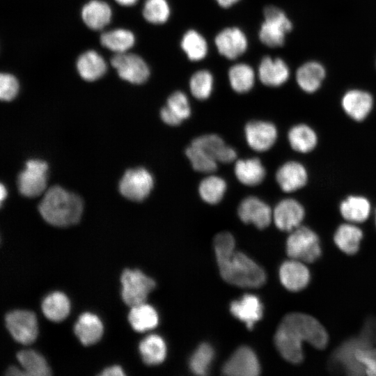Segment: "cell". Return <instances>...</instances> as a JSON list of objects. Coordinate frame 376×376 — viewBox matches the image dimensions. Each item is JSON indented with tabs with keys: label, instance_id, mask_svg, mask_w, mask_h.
I'll use <instances>...</instances> for the list:
<instances>
[{
	"label": "cell",
	"instance_id": "obj_1",
	"mask_svg": "<svg viewBox=\"0 0 376 376\" xmlns=\"http://www.w3.org/2000/svg\"><path fill=\"white\" fill-rule=\"evenodd\" d=\"M214 248L220 274L228 283L243 288H258L266 281L263 269L235 249L231 234L222 232L214 239Z\"/></svg>",
	"mask_w": 376,
	"mask_h": 376
},
{
	"label": "cell",
	"instance_id": "obj_2",
	"mask_svg": "<svg viewBox=\"0 0 376 376\" xmlns=\"http://www.w3.org/2000/svg\"><path fill=\"white\" fill-rule=\"evenodd\" d=\"M318 334V324L313 317L301 313H291L279 324L274 335V344L284 359L297 364L304 358L302 343L313 344Z\"/></svg>",
	"mask_w": 376,
	"mask_h": 376
},
{
	"label": "cell",
	"instance_id": "obj_3",
	"mask_svg": "<svg viewBox=\"0 0 376 376\" xmlns=\"http://www.w3.org/2000/svg\"><path fill=\"white\" fill-rule=\"evenodd\" d=\"M45 221L59 227L77 223L83 212L81 199L59 186L49 189L38 206Z\"/></svg>",
	"mask_w": 376,
	"mask_h": 376
},
{
	"label": "cell",
	"instance_id": "obj_4",
	"mask_svg": "<svg viewBox=\"0 0 376 376\" xmlns=\"http://www.w3.org/2000/svg\"><path fill=\"white\" fill-rule=\"evenodd\" d=\"M286 252L292 259L313 263L322 255L319 237L309 228L299 226L288 237Z\"/></svg>",
	"mask_w": 376,
	"mask_h": 376
},
{
	"label": "cell",
	"instance_id": "obj_5",
	"mask_svg": "<svg viewBox=\"0 0 376 376\" xmlns=\"http://www.w3.org/2000/svg\"><path fill=\"white\" fill-rule=\"evenodd\" d=\"M264 22L258 36L264 45L278 47L284 44L285 36L292 28V24L285 13L280 8L269 6L264 9Z\"/></svg>",
	"mask_w": 376,
	"mask_h": 376
},
{
	"label": "cell",
	"instance_id": "obj_6",
	"mask_svg": "<svg viewBox=\"0 0 376 376\" xmlns=\"http://www.w3.org/2000/svg\"><path fill=\"white\" fill-rule=\"evenodd\" d=\"M120 281L123 300L130 307L145 303L148 294L155 287V281L139 269H125Z\"/></svg>",
	"mask_w": 376,
	"mask_h": 376
},
{
	"label": "cell",
	"instance_id": "obj_7",
	"mask_svg": "<svg viewBox=\"0 0 376 376\" xmlns=\"http://www.w3.org/2000/svg\"><path fill=\"white\" fill-rule=\"evenodd\" d=\"M153 185L152 174L147 169L138 167L124 173L119 182V191L127 199L141 201L150 194Z\"/></svg>",
	"mask_w": 376,
	"mask_h": 376
},
{
	"label": "cell",
	"instance_id": "obj_8",
	"mask_svg": "<svg viewBox=\"0 0 376 376\" xmlns=\"http://www.w3.org/2000/svg\"><path fill=\"white\" fill-rule=\"evenodd\" d=\"M47 169V164L44 161H27L25 169L17 178L19 192L26 197H35L41 194L46 187Z\"/></svg>",
	"mask_w": 376,
	"mask_h": 376
},
{
	"label": "cell",
	"instance_id": "obj_9",
	"mask_svg": "<svg viewBox=\"0 0 376 376\" xmlns=\"http://www.w3.org/2000/svg\"><path fill=\"white\" fill-rule=\"evenodd\" d=\"M111 63L122 79L132 84H143L150 76V69L147 63L135 54L116 53L111 58Z\"/></svg>",
	"mask_w": 376,
	"mask_h": 376
},
{
	"label": "cell",
	"instance_id": "obj_10",
	"mask_svg": "<svg viewBox=\"0 0 376 376\" xmlns=\"http://www.w3.org/2000/svg\"><path fill=\"white\" fill-rule=\"evenodd\" d=\"M6 324L13 338L19 343L29 345L38 332L36 315L29 311L15 310L6 315Z\"/></svg>",
	"mask_w": 376,
	"mask_h": 376
},
{
	"label": "cell",
	"instance_id": "obj_11",
	"mask_svg": "<svg viewBox=\"0 0 376 376\" xmlns=\"http://www.w3.org/2000/svg\"><path fill=\"white\" fill-rule=\"evenodd\" d=\"M260 370L256 355L248 347H239L224 364L222 371L229 376H256Z\"/></svg>",
	"mask_w": 376,
	"mask_h": 376
},
{
	"label": "cell",
	"instance_id": "obj_12",
	"mask_svg": "<svg viewBox=\"0 0 376 376\" xmlns=\"http://www.w3.org/2000/svg\"><path fill=\"white\" fill-rule=\"evenodd\" d=\"M218 52L228 59H235L242 55L248 47L245 33L237 27H228L215 37Z\"/></svg>",
	"mask_w": 376,
	"mask_h": 376
},
{
	"label": "cell",
	"instance_id": "obj_13",
	"mask_svg": "<svg viewBox=\"0 0 376 376\" xmlns=\"http://www.w3.org/2000/svg\"><path fill=\"white\" fill-rule=\"evenodd\" d=\"M237 212L243 222L251 223L260 229L267 227L273 218L270 207L255 196H249L243 199L239 205Z\"/></svg>",
	"mask_w": 376,
	"mask_h": 376
},
{
	"label": "cell",
	"instance_id": "obj_14",
	"mask_svg": "<svg viewBox=\"0 0 376 376\" xmlns=\"http://www.w3.org/2000/svg\"><path fill=\"white\" fill-rule=\"evenodd\" d=\"M245 136L249 146L256 151L263 152L271 148L277 139V130L274 124L253 120L245 126Z\"/></svg>",
	"mask_w": 376,
	"mask_h": 376
},
{
	"label": "cell",
	"instance_id": "obj_15",
	"mask_svg": "<svg viewBox=\"0 0 376 376\" xmlns=\"http://www.w3.org/2000/svg\"><path fill=\"white\" fill-rule=\"evenodd\" d=\"M304 214V209L298 201L286 198L276 205L273 212V219L279 229L292 231L299 226Z\"/></svg>",
	"mask_w": 376,
	"mask_h": 376
},
{
	"label": "cell",
	"instance_id": "obj_16",
	"mask_svg": "<svg viewBox=\"0 0 376 376\" xmlns=\"http://www.w3.org/2000/svg\"><path fill=\"white\" fill-rule=\"evenodd\" d=\"M279 277L283 285L293 292L305 288L311 279L308 268L300 260L292 259L280 267Z\"/></svg>",
	"mask_w": 376,
	"mask_h": 376
},
{
	"label": "cell",
	"instance_id": "obj_17",
	"mask_svg": "<svg viewBox=\"0 0 376 376\" xmlns=\"http://www.w3.org/2000/svg\"><path fill=\"white\" fill-rule=\"evenodd\" d=\"M290 70L285 62L280 58L265 56L258 67V77L267 86L277 87L287 81Z\"/></svg>",
	"mask_w": 376,
	"mask_h": 376
},
{
	"label": "cell",
	"instance_id": "obj_18",
	"mask_svg": "<svg viewBox=\"0 0 376 376\" xmlns=\"http://www.w3.org/2000/svg\"><path fill=\"white\" fill-rule=\"evenodd\" d=\"M342 107L345 112L353 120H363L372 110V95L361 90L347 91L342 98Z\"/></svg>",
	"mask_w": 376,
	"mask_h": 376
},
{
	"label": "cell",
	"instance_id": "obj_19",
	"mask_svg": "<svg viewBox=\"0 0 376 376\" xmlns=\"http://www.w3.org/2000/svg\"><path fill=\"white\" fill-rule=\"evenodd\" d=\"M191 115V107L187 96L182 91L173 93L166 105L160 111L162 120L171 126L179 125Z\"/></svg>",
	"mask_w": 376,
	"mask_h": 376
},
{
	"label": "cell",
	"instance_id": "obj_20",
	"mask_svg": "<svg viewBox=\"0 0 376 376\" xmlns=\"http://www.w3.org/2000/svg\"><path fill=\"white\" fill-rule=\"evenodd\" d=\"M307 178L304 166L294 161L283 164L276 173L277 183L285 192L295 191L303 187L307 182Z\"/></svg>",
	"mask_w": 376,
	"mask_h": 376
},
{
	"label": "cell",
	"instance_id": "obj_21",
	"mask_svg": "<svg viewBox=\"0 0 376 376\" xmlns=\"http://www.w3.org/2000/svg\"><path fill=\"white\" fill-rule=\"evenodd\" d=\"M232 314L244 322L251 329L263 316V304L258 297L246 294L239 300L233 301L230 306Z\"/></svg>",
	"mask_w": 376,
	"mask_h": 376
},
{
	"label": "cell",
	"instance_id": "obj_22",
	"mask_svg": "<svg viewBox=\"0 0 376 376\" xmlns=\"http://www.w3.org/2000/svg\"><path fill=\"white\" fill-rule=\"evenodd\" d=\"M191 144L198 146L217 162L230 163L237 157L235 150L225 143L224 140L217 134H205L194 139Z\"/></svg>",
	"mask_w": 376,
	"mask_h": 376
},
{
	"label": "cell",
	"instance_id": "obj_23",
	"mask_svg": "<svg viewBox=\"0 0 376 376\" xmlns=\"http://www.w3.org/2000/svg\"><path fill=\"white\" fill-rule=\"evenodd\" d=\"M75 333L84 345L96 343L103 334V325L99 318L91 313H82L75 325Z\"/></svg>",
	"mask_w": 376,
	"mask_h": 376
},
{
	"label": "cell",
	"instance_id": "obj_24",
	"mask_svg": "<svg viewBox=\"0 0 376 376\" xmlns=\"http://www.w3.org/2000/svg\"><path fill=\"white\" fill-rule=\"evenodd\" d=\"M81 17L85 24L93 30H100L111 21V10L104 1L92 0L81 9Z\"/></svg>",
	"mask_w": 376,
	"mask_h": 376
},
{
	"label": "cell",
	"instance_id": "obj_25",
	"mask_svg": "<svg viewBox=\"0 0 376 376\" xmlns=\"http://www.w3.org/2000/svg\"><path fill=\"white\" fill-rule=\"evenodd\" d=\"M77 69L83 79L93 81L104 75L107 71V63L97 52L88 50L79 56Z\"/></svg>",
	"mask_w": 376,
	"mask_h": 376
},
{
	"label": "cell",
	"instance_id": "obj_26",
	"mask_svg": "<svg viewBox=\"0 0 376 376\" xmlns=\"http://www.w3.org/2000/svg\"><path fill=\"white\" fill-rule=\"evenodd\" d=\"M325 75V69L322 65L316 61H309L298 68L296 79L304 91L314 93L320 87Z\"/></svg>",
	"mask_w": 376,
	"mask_h": 376
},
{
	"label": "cell",
	"instance_id": "obj_27",
	"mask_svg": "<svg viewBox=\"0 0 376 376\" xmlns=\"http://www.w3.org/2000/svg\"><path fill=\"white\" fill-rule=\"evenodd\" d=\"M237 180L244 185L256 186L263 182L265 177V169L258 158L240 159L234 169Z\"/></svg>",
	"mask_w": 376,
	"mask_h": 376
},
{
	"label": "cell",
	"instance_id": "obj_28",
	"mask_svg": "<svg viewBox=\"0 0 376 376\" xmlns=\"http://www.w3.org/2000/svg\"><path fill=\"white\" fill-rule=\"evenodd\" d=\"M363 232L357 226L344 224L338 226L334 236L336 246L345 253L355 254L359 249Z\"/></svg>",
	"mask_w": 376,
	"mask_h": 376
},
{
	"label": "cell",
	"instance_id": "obj_29",
	"mask_svg": "<svg viewBox=\"0 0 376 376\" xmlns=\"http://www.w3.org/2000/svg\"><path fill=\"white\" fill-rule=\"evenodd\" d=\"M45 316L51 321L60 322L68 315L70 309V301L61 292H54L48 295L41 304Z\"/></svg>",
	"mask_w": 376,
	"mask_h": 376
},
{
	"label": "cell",
	"instance_id": "obj_30",
	"mask_svg": "<svg viewBox=\"0 0 376 376\" xmlns=\"http://www.w3.org/2000/svg\"><path fill=\"white\" fill-rule=\"evenodd\" d=\"M128 320L135 331L143 332L157 325L158 315L152 306L143 303L131 307Z\"/></svg>",
	"mask_w": 376,
	"mask_h": 376
},
{
	"label": "cell",
	"instance_id": "obj_31",
	"mask_svg": "<svg viewBox=\"0 0 376 376\" xmlns=\"http://www.w3.org/2000/svg\"><path fill=\"white\" fill-rule=\"evenodd\" d=\"M340 212L348 221L361 223L368 219L370 212V204L365 197L350 196L340 203Z\"/></svg>",
	"mask_w": 376,
	"mask_h": 376
},
{
	"label": "cell",
	"instance_id": "obj_32",
	"mask_svg": "<svg viewBox=\"0 0 376 376\" xmlns=\"http://www.w3.org/2000/svg\"><path fill=\"white\" fill-rule=\"evenodd\" d=\"M139 351L144 363L150 366L157 365L166 357V346L161 336L151 334L141 341Z\"/></svg>",
	"mask_w": 376,
	"mask_h": 376
},
{
	"label": "cell",
	"instance_id": "obj_33",
	"mask_svg": "<svg viewBox=\"0 0 376 376\" xmlns=\"http://www.w3.org/2000/svg\"><path fill=\"white\" fill-rule=\"evenodd\" d=\"M17 358L25 375L47 376L51 374L45 358L34 350H21L17 354Z\"/></svg>",
	"mask_w": 376,
	"mask_h": 376
},
{
	"label": "cell",
	"instance_id": "obj_34",
	"mask_svg": "<svg viewBox=\"0 0 376 376\" xmlns=\"http://www.w3.org/2000/svg\"><path fill=\"white\" fill-rule=\"evenodd\" d=\"M288 138L292 148L303 153L311 151L318 141L314 130L304 124L292 127L289 130Z\"/></svg>",
	"mask_w": 376,
	"mask_h": 376
},
{
	"label": "cell",
	"instance_id": "obj_35",
	"mask_svg": "<svg viewBox=\"0 0 376 376\" xmlns=\"http://www.w3.org/2000/svg\"><path fill=\"white\" fill-rule=\"evenodd\" d=\"M101 44L116 53L126 52L135 42L132 32L125 29H116L103 33L100 36Z\"/></svg>",
	"mask_w": 376,
	"mask_h": 376
},
{
	"label": "cell",
	"instance_id": "obj_36",
	"mask_svg": "<svg viewBox=\"0 0 376 376\" xmlns=\"http://www.w3.org/2000/svg\"><path fill=\"white\" fill-rule=\"evenodd\" d=\"M180 46L187 58L192 61L203 59L207 54V43L205 38L197 31L188 30L183 35Z\"/></svg>",
	"mask_w": 376,
	"mask_h": 376
},
{
	"label": "cell",
	"instance_id": "obj_37",
	"mask_svg": "<svg viewBox=\"0 0 376 376\" xmlns=\"http://www.w3.org/2000/svg\"><path fill=\"white\" fill-rule=\"evenodd\" d=\"M228 79L231 88L237 93L249 91L255 82L253 69L246 63H237L228 71Z\"/></svg>",
	"mask_w": 376,
	"mask_h": 376
},
{
	"label": "cell",
	"instance_id": "obj_38",
	"mask_svg": "<svg viewBox=\"0 0 376 376\" xmlns=\"http://www.w3.org/2000/svg\"><path fill=\"white\" fill-rule=\"evenodd\" d=\"M226 191L225 180L217 175H210L202 180L198 186L201 198L207 203L217 204L223 198Z\"/></svg>",
	"mask_w": 376,
	"mask_h": 376
},
{
	"label": "cell",
	"instance_id": "obj_39",
	"mask_svg": "<svg viewBox=\"0 0 376 376\" xmlns=\"http://www.w3.org/2000/svg\"><path fill=\"white\" fill-rule=\"evenodd\" d=\"M214 78L207 70L196 72L189 81V88L193 96L198 100L207 99L213 89Z\"/></svg>",
	"mask_w": 376,
	"mask_h": 376
},
{
	"label": "cell",
	"instance_id": "obj_40",
	"mask_svg": "<svg viewBox=\"0 0 376 376\" xmlns=\"http://www.w3.org/2000/svg\"><path fill=\"white\" fill-rule=\"evenodd\" d=\"M142 14L146 21L154 24L165 23L171 15L167 0H146Z\"/></svg>",
	"mask_w": 376,
	"mask_h": 376
},
{
	"label": "cell",
	"instance_id": "obj_41",
	"mask_svg": "<svg viewBox=\"0 0 376 376\" xmlns=\"http://www.w3.org/2000/svg\"><path fill=\"white\" fill-rule=\"evenodd\" d=\"M185 154L193 169L201 173H212L217 168V162L205 151L191 143Z\"/></svg>",
	"mask_w": 376,
	"mask_h": 376
},
{
	"label": "cell",
	"instance_id": "obj_42",
	"mask_svg": "<svg viewBox=\"0 0 376 376\" xmlns=\"http://www.w3.org/2000/svg\"><path fill=\"white\" fill-rule=\"evenodd\" d=\"M214 355V350L210 345L205 343L201 344L190 358V370L198 375H206Z\"/></svg>",
	"mask_w": 376,
	"mask_h": 376
},
{
	"label": "cell",
	"instance_id": "obj_43",
	"mask_svg": "<svg viewBox=\"0 0 376 376\" xmlns=\"http://www.w3.org/2000/svg\"><path fill=\"white\" fill-rule=\"evenodd\" d=\"M19 91L18 81L9 73L0 75V97L3 101H10L15 98Z\"/></svg>",
	"mask_w": 376,
	"mask_h": 376
},
{
	"label": "cell",
	"instance_id": "obj_44",
	"mask_svg": "<svg viewBox=\"0 0 376 376\" xmlns=\"http://www.w3.org/2000/svg\"><path fill=\"white\" fill-rule=\"evenodd\" d=\"M100 375L104 376H123L125 375V373L120 366H113L103 370Z\"/></svg>",
	"mask_w": 376,
	"mask_h": 376
},
{
	"label": "cell",
	"instance_id": "obj_45",
	"mask_svg": "<svg viewBox=\"0 0 376 376\" xmlns=\"http://www.w3.org/2000/svg\"><path fill=\"white\" fill-rule=\"evenodd\" d=\"M6 375H25L22 369L15 366H10L7 370Z\"/></svg>",
	"mask_w": 376,
	"mask_h": 376
},
{
	"label": "cell",
	"instance_id": "obj_46",
	"mask_svg": "<svg viewBox=\"0 0 376 376\" xmlns=\"http://www.w3.org/2000/svg\"><path fill=\"white\" fill-rule=\"evenodd\" d=\"M223 8H229L238 2L240 0H215Z\"/></svg>",
	"mask_w": 376,
	"mask_h": 376
},
{
	"label": "cell",
	"instance_id": "obj_47",
	"mask_svg": "<svg viewBox=\"0 0 376 376\" xmlns=\"http://www.w3.org/2000/svg\"><path fill=\"white\" fill-rule=\"evenodd\" d=\"M117 3L122 6H132L135 4L138 0H115Z\"/></svg>",
	"mask_w": 376,
	"mask_h": 376
},
{
	"label": "cell",
	"instance_id": "obj_48",
	"mask_svg": "<svg viewBox=\"0 0 376 376\" xmlns=\"http://www.w3.org/2000/svg\"><path fill=\"white\" fill-rule=\"evenodd\" d=\"M6 194H7V191H6V187L3 185H1V187H0V199H1V201H3V200L6 196Z\"/></svg>",
	"mask_w": 376,
	"mask_h": 376
},
{
	"label": "cell",
	"instance_id": "obj_49",
	"mask_svg": "<svg viewBox=\"0 0 376 376\" xmlns=\"http://www.w3.org/2000/svg\"><path fill=\"white\" fill-rule=\"evenodd\" d=\"M375 223H376V213H375Z\"/></svg>",
	"mask_w": 376,
	"mask_h": 376
}]
</instances>
